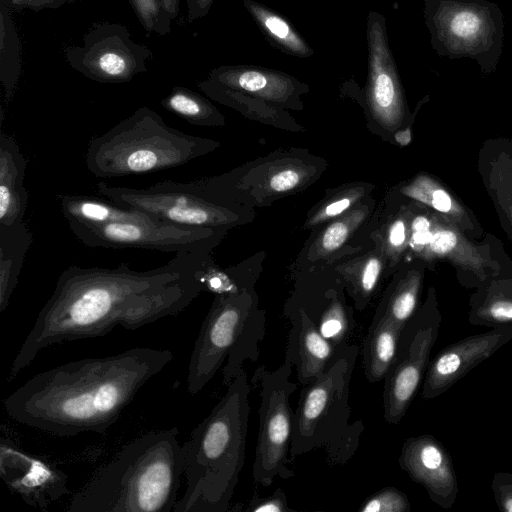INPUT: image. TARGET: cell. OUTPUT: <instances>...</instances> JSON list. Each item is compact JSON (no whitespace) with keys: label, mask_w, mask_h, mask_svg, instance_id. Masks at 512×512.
<instances>
[{"label":"cell","mask_w":512,"mask_h":512,"mask_svg":"<svg viewBox=\"0 0 512 512\" xmlns=\"http://www.w3.org/2000/svg\"><path fill=\"white\" fill-rule=\"evenodd\" d=\"M98 192L116 205L142 211L161 222L212 227L227 223L216 204L191 190L187 182L163 181L145 188L98 183Z\"/></svg>","instance_id":"cell-12"},{"label":"cell","mask_w":512,"mask_h":512,"mask_svg":"<svg viewBox=\"0 0 512 512\" xmlns=\"http://www.w3.org/2000/svg\"><path fill=\"white\" fill-rule=\"evenodd\" d=\"M359 512H410L407 495L397 487H384L367 497L359 506Z\"/></svg>","instance_id":"cell-30"},{"label":"cell","mask_w":512,"mask_h":512,"mask_svg":"<svg viewBox=\"0 0 512 512\" xmlns=\"http://www.w3.org/2000/svg\"><path fill=\"white\" fill-rule=\"evenodd\" d=\"M203 253H175L168 263L148 271L132 270L127 263L69 266L16 354L7 380L51 345L105 336L116 325L135 330L179 314L203 290L196 278Z\"/></svg>","instance_id":"cell-1"},{"label":"cell","mask_w":512,"mask_h":512,"mask_svg":"<svg viewBox=\"0 0 512 512\" xmlns=\"http://www.w3.org/2000/svg\"><path fill=\"white\" fill-rule=\"evenodd\" d=\"M470 324L488 328L512 325L511 266L476 288L469 301Z\"/></svg>","instance_id":"cell-19"},{"label":"cell","mask_w":512,"mask_h":512,"mask_svg":"<svg viewBox=\"0 0 512 512\" xmlns=\"http://www.w3.org/2000/svg\"><path fill=\"white\" fill-rule=\"evenodd\" d=\"M246 5L263 30L280 47L298 56L309 55V47L283 18L255 3L246 2Z\"/></svg>","instance_id":"cell-28"},{"label":"cell","mask_w":512,"mask_h":512,"mask_svg":"<svg viewBox=\"0 0 512 512\" xmlns=\"http://www.w3.org/2000/svg\"><path fill=\"white\" fill-rule=\"evenodd\" d=\"M400 468L420 484L430 500L451 509L458 496V479L447 448L431 434L407 438L398 459Z\"/></svg>","instance_id":"cell-15"},{"label":"cell","mask_w":512,"mask_h":512,"mask_svg":"<svg viewBox=\"0 0 512 512\" xmlns=\"http://www.w3.org/2000/svg\"><path fill=\"white\" fill-rule=\"evenodd\" d=\"M162 3L170 19L172 21L176 19L179 13L180 0H162Z\"/></svg>","instance_id":"cell-41"},{"label":"cell","mask_w":512,"mask_h":512,"mask_svg":"<svg viewBox=\"0 0 512 512\" xmlns=\"http://www.w3.org/2000/svg\"><path fill=\"white\" fill-rule=\"evenodd\" d=\"M173 357L169 350L136 347L70 361L34 375L4 407L13 420L55 436L104 434Z\"/></svg>","instance_id":"cell-2"},{"label":"cell","mask_w":512,"mask_h":512,"mask_svg":"<svg viewBox=\"0 0 512 512\" xmlns=\"http://www.w3.org/2000/svg\"><path fill=\"white\" fill-rule=\"evenodd\" d=\"M421 285L420 273L408 275L396 286L375 315L385 316L403 327L419 308Z\"/></svg>","instance_id":"cell-27"},{"label":"cell","mask_w":512,"mask_h":512,"mask_svg":"<svg viewBox=\"0 0 512 512\" xmlns=\"http://www.w3.org/2000/svg\"><path fill=\"white\" fill-rule=\"evenodd\" d=\"M214 0H186L187 20L192 23L209 12Z\"/></svg>","instance_id":"cell-37"},{"label":"cell","mask_w":512,"mask_h":512,"mask_svg":"<svg viewBox=\"0 0 512 512\" xmlns=\"http://www.w3.org/2000/svg\"><path fill=\"white\" fill-rule=\"evenodd\" d=\"M73 234L88 247L138 248L161 252H205L214 236L211 227L159 220L100 224L68 221Z\"/></svg>","instance_id":"cell-11"},{"label":"cell","mask_w":512,"mask_h":512,"mask_svg":"<svg viewBox=\"0 0 512 512\" xmlns=\"http://www.w3.org/2000/svg\"><path fill=\"white\" fill-rule=\"evenodd\" d=\"M287 317L291 327L284 358L296 368L299 383L306 386L324 374L344 348L325 338L304 310L297 309Z\"/></svg>","instance_id":"cell-17"},{"label":"cell","mask_w":512,"mask_h":512,"mask_svg":"<svg viewBox=\"0 0 512 512\" xmlns=\"http://www.w3.org/2000/svg\"><path fill=\"white\" fill-rule=\"evenodd\" d=\"M350 205V200L347 198L338 200L330 205H328L325 209V213L328 216H334L341 212H343Z\"/></svg>","instance_id":"cell-39"},{"label":"cell","mask_w":512,"mask_h":512,"mask_svg":"<svg viewBox=\"0 0 512 512\" xmlns=\"http://www.w3.org/2000/svg\"><path fill=\"white\" fill-rule=\"evenodd\" d=\"M32 241V233L24 221L0 224V312L9 304Z\"/></svg>","instance_id":"cell-23"},{"label":"cell","mask_w":512,"mask_h":512,"mask_svg":"<svg viewBox=\"0 0 512 512\" xmlns=\"http://www.w3.org/2000/svg\"><path fill=\"white\" fill-rule=\"evenodd\" d=\"M293 365L284 358L276 369L258 366L251 378L259 388V429L252 465L253 480L269 487L278 477L288 480L294 477L290 468V442L293 430V416L289 399L297 389L290 380Z\"/></svg>","instance_id":"cell-8"},{"label":"cell","mask_w":512,"mask_h":512,"mask_svg":"<svg viewBox=\"0 0 512 512\" xmlns=\"http://www.w3.org/2000/svg\"><path fill=\"white\" fill-rule=\"evenodd\" d=\"M409 194L449 220L470 238H478L483 229L473 213L452 191L431 177L423 176L408 189Z\"/></svg>","instance_id":"cell-20"},{"label":"cell","mask_w":512,"mask_h":512,"mask_svg":"<svg viewBox=\"0 0 512 512\" xmlns=\"http://www.w3.org/2000/svg\"><path fill=\"white\" fill-rule=\"evenodd\" d=\"M58 200L67 221L100 224L157 220L142 211L121 207L96 197L62 194L58 195Z\"/></svg>","instance_id":"cell-24"},{"label":"cell","mask_w":512,"mask_h":512,"mask_svg":"<svg viewBox=\"0 0 512 512\" xmlns=\"http://www.w3.org/2000/svg\"><path fill=\"white\" fill-rule=\"evenodd\" d=\"M441 312L431 287L427 298L403 326L395 359L384 378V419L398 424L410 407L430 363L441 326Z\"/></svg>","instance_id":"cell-9"},{"label":"cell","mask_w":512,"mask_h":512,"mask_svg":"<svg viewBox=\"0 0 512 512\" xmlns=\"http://www.w3.org/2000/svg\"><path fill=\"white\" fill-rule=\"evenodd\" d=\"M491 489L501 512H512V473L499 471L493 475Z\"/></svg>","instance_id":"cell-33"},{"label":"cell","mask_w":512,"mask_h":512,"mask_svg":"<svg viewBox=\"0 0 512 512\" xmlns=\"http://www.w3.org/2000/svg\"><path fill=\"white\" fill-rule=\"evenodd\" d=\"M407 230L403 220L395 221L389 230V242L395 248H400L406 241Z\"/></svg>","instance_id":"cell-38"},{"label":"cell","mask_w":512,"mask_h":512,"mask_svg":"<svg viewBox=\"0 0 512 512\" xmlns=\"http://www.w3.org/2000/svg\"><path fill=\"white\" fill-rule=\"evenodd\" d=\"M160 104L167 111L194 125H213L220 117L206 99L186 87L174 86Z\"/></svg>","instance_id":"cell-26"},{"label":"cell","mask_w":512,"mask_h":512,"mask_svg":"<svg viewBox=\"0 0 512 512\" xmlns=\"http://www.w3.org/2000/svg\"><path fill=\"white\" fill-rule=\"evenodd\" d=\"M0 476L26 504L43 510L70 493L65 472L27 453L5 437L0 440Z\"/></svg>","instance_id":"cell-14"},{"label":"cell","mask_w":512,"mask_h":512,"mask_svg":"<svg viewBox=\"0 0 512 512\" xmlns=\"http://www.w3.org/2000/svg\"><path fill=\"white\" fill-rule=\"evenodd\" d=\"M140 24L147 33L164 36L171 31L172 20L162 0H128Z\"/></svg>","instance_id":"cell-29"},{"label":"cell","mask_w":512,"mask_h":512,"mask_svg":"<svg viewBox=\"0 0 512 512\" xmlns=\"http://www.w3.org/2000/svg\"><path fill=\"white\" fill-rule=\"evenodd\" d=\"M265 314L244 295L218 294L202 322L190 357L187 390L198 394L222 367V382L228 386L244 369L256 362L266 332Z\"/></svg>","instance_id":"cell-7"},{"label":"cell","mask_w":512,"mask_h":512,"mask_svg":"<svg viewBox=\"0 0 512 512\" xmlns=\"http://www.w3.org/2000/svg\"><path fill=\"white\" fill-rule=\"evenodd\" d=\"M299 175L292 170L282 171L274 175L270 181L273 190L282 192L294 188L299 182Z\"/></svg>","instance_id":"cell-36"},{"label":"cell","mask_w":512,"mask_h":512,"mask_svg":"<svg viewBox=\"0 0 512 512\" xmlns=\"http://www.w3.org/2000/svg\"><path fill=\"white\" fill-rule=\"evenodd\" d=\"M250 386L242 369L183 444L186 491L172 512H226L245 464Z\"/></svg>","instance_id":"cell-4"},{"label":"cell","mask_w":512,"mask_h":512,"mask_svg":"<svg viewBox=\"0 0 512 512\" xmlns=\"http://www.w3.org/2000/svg\"><path fill=\"white\" fill-rule=\"evenodd\" d=\"M359 346L349 344L329 369L304 386L293 416L290 442L292 459L322 449L331 466L346 464L356 453L365 425L350 422V383Z\"/></svg>","instance_id":"cell-6"},{"label":"cell","mask_w":512,"mask_h":512,"mask_svg":"<svg viewBox=\"0 0 512 512\" xmlns=\"http://www.w3.org/2000/svg\"><path fill=\"white\" fill-rule=\"evenodd\" d=\"M27 159L16 140L0 133V224L24 221L28 194L24 187Z\"/></svg>","instance_id":"cell-18"},{"label":"cell","mask_w":512,"mask_h":512,"mask_svg":"<svg viewBox=\"0 0 512 512\" xmlns=\"http://www.w3.org/2000/svg\"><path fill=\"white\" fill-rule=\"evenodd\" d=\"M243 510L248 512H288L292 509L288 505L284 490L279 487L267 497L254 495Z\"/></svg>","instance_id":"cell-32"},{"label":"cell","mask_w":512,"mask_h":512,"mask_svg":"<svg viewBox=\"0 0 512 512\" xmlns=\"http://www.w3.org/2000/svg\"><path fill=\"white\" fill-rule=\"evenodd\" d=\"M510 340L512 325H507L445 346L430 360L422 382L421 398L431 400L442 395Z\"/></svg>","instance_id":"cell-13"},{"label":"cell","mask_w":512,"mask_h":512,"mask_svg":"<svg viewBox=\"0 0 512 512\" xmlns=\"http://www.w3.org/2000/svg\"><path fill=\"white\" fill-rule=\"evenodd\" d=\"M70 67L99 83L130 82L148 69L151 50L136 41L122 23H94L82 38L81 45L64 48Z\"/></svg>","instance_id":"cell-10"},{"label":"cell","mask_w":512,"mask_h":512,"mask_svg":"<svg viewBox=\"0 0 512 512\" xmlns=\"http://www.w3.org/2000/svg\"><path fill=\"white\" fill-rule=\"evenodd\" d=\"M177 427L132 440L73 494L68 512H172L184 474Z\"/></svg>","instance_id":"cell-3"},{"label":"cell","mask_w":512,"mask_h":512,"mask_svg":"<svg viewBox=\"0 0 512 512\" xmlns=\"http://www.w3.org/2000/svg\"><path fill=\"white\" fill-rule=\"evenodd\" d=\"M432 215L433 234L428 257L449 262L461 285L477 288L511 266L493 257L494 251L488 242L477 244L446 218L434 211Z\"/></svg>","instance_id":"cell-16"},{"label":"cell","mask_w":512,"mask_h":512,"mask_svg":"<svg viewBox=\"0 0 512 512\" xmlns=\"http://www.w3.org/2000/svg\"><path fill=\"white\" fill-rule=\"evenodd\" d=\"M437 22L441 38L458 49L480 47L491 31L486 12L472 4L452 3Z\"/></svg>","instance_id":"cell-22"},{"label":"cell","mask_w":512,"mask_h":512,"mask_svg":"<svg viewBox=\"0 0 512 512\" xmlns=\"http://www.w3.org/2000/svg\"><path fill=\"white\" fill-rule=\"evenodd\" d=\"M509 171H510V169H509ZM510 188L512 189V187H510ZM494 202H495V204H497L499 210L503 211L502 213L504 214L505 219L508 221L510 230L512 231V202L506 201V200H499V199H494Z\"/></svg>","instance_id":"cell-40"},{"label":"cell","mask_w":512,"mask_h":512,"mask_svg":"<svg viewBox=\"0 0 512 512\" xmlns=\"http://www.w3.org/2000/svg\"><path fill=\"white\" fill-rule=\"evenodd\" d=\"M11 7L10 0H0V80L7 102L14 95L22 69L20 40Z\"/></svg>","instance_id":"cell-25"},{"label":"cell","mask_w":512,"mask_h":512,"mask_svg":"<svg viewBox=\"0 0 512 512\" xmlns=\"http://www.w3.org/2000/svg\"><path fill=\"white\" fill-rule=\"evenodd\" d=\"M433 234V215L419 214L411 224V246L418 253L428 256L429 244Z\"/></svg>","instance_id":"cell-31"},{"label":"cell","mask_w":512,"mask_h":512,"mask_svg":"<svg viewBox=\"0 0 512 512\" xmlns=\"http://www.w3.org/2000/svg\"><path fill=\"white\" fill-rule=\"evenodd\" d=\"M213 147L210 140L168 126L157 112L144 106L92 138L86 166L98 178L145 174L182 166Z\"/></svg>","instance_id":"cell-5"},{"label":"cell","mask_w":512,"mask_h":512,"mask_svg":"<svg viewBox=\"0 0 512 512\" xmlns=\"http://www.w3.org/2000/svg\"><path fill=\"white\" fill-rule=\"evenodd\" d=\"M402 328L385 316H374L362 347L364 375L368 382L384 380L395 359Z\"/></svg>","instance_id":"cell-21"},{"label":"cell","mask_w":512,"mask_h":512,"mask_svg":"<svg viewBox=\"0 0 512 512\" xmlns=\"http://www.w3.org/2000/svg\"><path fill=\"white\" fill-rule=\"evenodd\" d=\"M73 0H10L11 6L15 8H25L33 11L43 9H57Z\"/></svg>","instance_id":"cell-35"},{"label":"cell","mask_w":512,"mask_h":512,"mask_svg":"<svg viewBox=\"0 0 512 512\" xmlns=\"http://www.w3.org/2000/svg\"><path fill=\"white\" fill-rule=\"evenodd\" d=\"M347 234V226L342 222H336L324 233L322 245L327 250H335L344 243Z\"/></svg>","instance_id":"cell-34"}]
</instances>
